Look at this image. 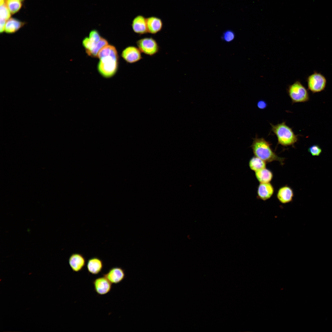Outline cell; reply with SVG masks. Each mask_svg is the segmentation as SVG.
I'll return each mask as SVG.
<instances>
[{
    "mask_svg": "<svg viewBox=\"0 0 332 332\" xmlns=\"http://www.w3.org/2000/svg\"><path fill=\"white\" fill-rule=\"evenodd\" d=\"M306 81L308 89L313 93L324 90L327 82L326 78L324 75L315 71L307 77Z\"/></svg>",
    "mask_w": 332,
    "mask_h": 332,
    "instance_id": "obj_5",
    "label": "cell"
},
{
    "mask_svg": "<svg viewBox=\"0 0 332 332\" xmlns=\"http://www.w3.org/2000/svg\"><path fill=\"white\" fill-rule=\"evenodd\" d=\"M274 192V188L270 183H260L257 189V197L263 201L270 199Z\"/></svg>",
    "mask_w": 332,
    "mask_h": 332,
    "instance_id": "obj_11",
    "label": "cell"
},
{
    "mask_svg": "<svg viewBox=\"0 0 332 332\" xmlns=\"http://www.w3.org/2000/svg\"><path fill=\"white\" fill-rule=\"evenodd\" d=\"M19 0H5V4L11 13L14 14L21 8L22 4Z\"/></svg>",
    "mask_w": 332,
    "mask_h": 332,
    "instance_id": "obj_19",
    "label": "cell"
},
{
    "mask_svg": "<svg viewBox=\"0 0 332 332\" xmlns=\"http://www.w3.org/2000/svg\"><path fill=\"white\" fill-rule=\"evenodd\" d=\"M287 92L293 103L304 102L309 100V94L307 89L298 81L289 85Z\"/></svg>",
    "mask_w": 332,
    "mask_h": 332,
    "instance_id": "obj_4",
    "label": "cell"
},
{
    "mask_svg": "<svg viewBox=\"0 0 332 332\" xmlns=\"http://www.w3.org/2000/svg\"><path fill=\"white\" fill-rule=\"evenodd\" d=\"M121 56L127 62L136 63L142 59L141 52L137 47L129 46L126 47L122 51Z\"/></svg>",
    "mask_w": 332,
    "mask_h": 332,
    "instance_id": "obj_7",
    "label": "cell"
},
{
    "mask_svg": "<svg viewBox=\"0 0 332 332\" xmlns=\"http://www.w3.org/2000/svg\"><path fill=\"white\" fill-rule=\"evenodd\" d=\"M93 283L95 292L100 295L106 294L112 288V283L103 275L95 279Z\"/></svg>",
    "mask_w": 332,
    "mask_h": 332,
    "instance_id": "obj_9",
    "label": "cell"
},
{
    "mask_svg": "<svg viewBox=\"0 0 332 332\" xmlns=\"http://www.w3.org/2000/svg\"><path fill=\"white\" fill-rule=\"evenodd\" d=\"M250 169L255 172L266 167V162L260 158L255 156L251 157L249 161Z\"/></svg>",
    "mask_w": 332,
    "mask_h": 332,
    "instance_id": "obj_18",
    "label": "cell"
},
{
    "mask_svg": "<svg viewBox=\"0 0 332 332\" xmlns=\"http://www.w3.org/2000/svg\"><path fill=\"white\" fill-rule=\"evenodd\" d=\"M294 196L293 189L288 185L280 188L276 194L279 201L282 204H285L291 202Z\"/></svg>",
    "mask_w": 332,
    "mask_h": 332,
    "instance_id": "obj_13",
    "label": "cell"
},
{
    "mask_svg": "<svg viewBox=\"0 0 332 332\" xmlns=\"http://www.w3.org/2000/svg\"><path fill=\"white\" fill-rule=\"evenodd\" d=\"M6 22V21L0 19V32L1 33H3L5 31V26Z\"/></svg>",
    "mask_w": 332,
    "mask_h": 332,
    "instance_id": "obj_26",
    "label": "cell"
},
{
    "mask_svg": "<svg viewBox=\"0 0 332 332\" xmlns=\"http://www.w3.org/2000/svg\"><path fill=\"white\" fill-rule=\"evenodd\" d=\"M308 151L311 155L314 156H319L322 152V149L320 146L317 144L313 145L310 146Z\"/></svg>",
    "mask_w": 332,
    "mask_h": 332,
    "instance_id": "obj_22",
    "label": "cell"
},
{
    "mask_svg": "<svg viewBox=\"0 0 332 332\" xmlns=\"http://www.w3.org/2000/svg\"><path fill=\"white\" fill-rule=\"evenodd\" d=\"M89 38L91 42L94 43H97L100 40L101 37L98 31L94 30L90 32Z\"/></svg>",
    "mask_w": 332,
    "mask_h": 332,
    "instance_id": "obj_23",
    "label": "cell"
},
{
    "mask_svg": "<svg viewBox=\"0 0 332 332\" xmlns=\"http://www.w3.org/2000/svg\"><path fill=\"white\" fill-rule=\"evenodd\" d=\"M86 267L89 273L93 275H97L101 272L103 269V262L98 257H93L88 260Z\"/></svg>",
    "mask_w": 332,
    "mask_h": 332,
    "instance_id": "obj_14",
    "label": "cell"
},
{
    "mask_svg": "<svg viewBox=\"0 0 332 332\" xmlns=\"http://www.w3.org/2000/svg\"><path fill=\"white\" fill-rule=\"evenodd\" d=\"M235 34L231 30H227L225 32L223 35V39L227 42H230L234 38Z\"/></svg>",
    "mask_w": 332,
    "mask_h": 332,
    "instance_id": "obj_24",
    "label": "cell"
},
{
    "mask_svg": "<svg viewBox=\"0 0 332 332\" xmlns=\"http://www.w3.org/2000/svg\"><path fill=\"white\" fill-rule=\"evenodd\" d=\"M271 125L272 131L277 137L278 144L283 146H292L298 141V136L285 122Z\"/></svg>",
    "mask_w": 332,
    "mask_h": 332,
    "instance_id": "obj_2",
    "label": "cell"
},
{
    "mask_svg": "<svg viewBox=\"0 0 332 332\" xmlns=\"http://www.w3.org/2000/svg\"><path fill=\"white\" fill-rule=\"evenodd\" d=\"M20 0L21 1H23L24 0Z\"/></svg>",
    "mask_w": 332,
    "mask_h": 332,
    "instance_id": "obj_28",
    "label": "cell"
},
{
    "mask_svg": "<svg viewBox=\"0 0 332 332\" xmlns=\"http://www.w3.org/2000/svg\"><path fill=\"white\" fill-rule=\"evenodd\" d=\"M10 13L5 4L0 6V19L7 21L11 16Z\"/></svg>",
    "mask_w": 332,
    "mask_h": 332,
    "instance_id": "obj_21",
    "label": "cell"
},
{
    "mask_svg": "<svg viewBox=\"0 0 332 332\" xmlns=\"http://www.w3.org/2000/svg\"><path fill=\"white\" fill-rule=\"evenodd\" d=\"M25 24V23L16 19L11 18L6 22L5 31L8 34H12L17 32Z\"/></svg>",
    "mask_w": 332,
    "mask_h": 332,
    "instance_id": "obj_17",
    "label": "cell"
},
{
    "mask_svg": "<svg viewBox=\"0 0 332 332\" xmlns=\"http://www.w3.org/2000/svg\"><path fill=\"white\" fill-rule=\"evenodd\" d=\"M112 283L117 284L121 282L125 278V270L121 267L111 268L106 273L102 274Z\"/></svg>",
    "mask_w": 332,
    "mask_h": 332,
    "instance_id": "obj_8",
    "label": "cell"
},
{
    "mask_svg": "<svg viewBox=\"0 0 332 332\" xmlns=\"http://www.w3.org/2000/svg\"><path fill=\"white\" fill-rule=\"evenodd\" d=\"M4 2H5V0H0V6L3 4H4Z\"/></svg>",
    "mask_w": 332,
    "mask_h": 332,
    "instance_id": "obj_27",
    "label": "cell"
},
{
    "mask_svg": "<svg viewBox=\"0 0 332 332\" xmlns=\"http://www.w3.org/2000/svg\"><path fill=\"white\" fill-rule=\"evenodd\" d=\"M133 31L139 35L148 33L146 18L142 15L136 16L133 19L131 24Z\"/></svg>",
    "mask_w": 332,
    "mask_h": 332,
    "instance_id": "obj_12",
    "label": "cell"
},
{
    "mask_svg": "<svg viewBox=\"0 0 332 332\" xmlns=\"http://www.w3.org/2000/svg\"><path fill=\"white\" fill-rule=\"evenodd\" d=\"M146 20L148 33L156 34L162 29L163 23L160 18L152 16L147 18Z\"/></svg>",
    "mask_w": 332,
    "mask_h": 332,
    "instance_id": "obj_15",
    "label": "cell"
},
{
    "mask_svg": "<svg viewBox=\"0 0 332 332\" xmlns=\"http://www.w3.org/2000/svg\"><path fill=\"white\" fill-rule=\"evenodd\" d=\"M271 146V144L264 138L256 137L253 139L251 147L254 156L266 163L278 161L283 164L285 158L278 156Z\"/></svg>",
    "mask_w": 332,
    "mask_h": 332,
    "instance_id": "obj_1",
    "label": "cell"
},
{
    "mask_svg": "<svg viewBox=\"0 0 332 332\" xmlns=\"http://www.w3.org/2000/svg\"><path fill=\"white\" fill-rule=\"evenodd\" d=\"M136 44L141 53L149 56L155 55L159 51L160 47L157 42L152 37L140 38L136 42Z\"/></svg>",
    "mask_w": 332,
    "mask_h": 332,
    "instance_id": "obj_6",
    "label": "cell"
},
{
    "mask_svg": "<svg viewBox=\"0 0 332 332\" xmlns=\"http://www.w3.org/2000/svg\"><path fill=\"white\" fill-rule=\"evenodd\" d=\"M97 69L103 77L109 78L113 76L118 68V56L109 55L99 59Z\"/></svg>",
    "mask_w": 332,
    "mask_h": 332,
    "instance_id": "obj_3",
    "label": "cell"
},
{
    "mask_svg": "<svg viewBox=\"0 0 332 332\" xmlns=\"http://www.w3.org/2000/svg\"><path fill=\"white\" fill-rule=\"evenodd\" d=\"M69 263L72 271L76 272L81 271L86 263L84 256L79 253H73L69 257Z\"/></svg>",
    "mask_w": 332,
    "mask_h": 332,
    "instance_id": "obj_10",
    "label": "cell"
},
{
    "mask_svg": "<svg viewBox=\"0 0 332 332\" xmlns=\"http://www.w3.org/2000/svg\"><path fill=\"white\" fill-rule=\"evenodd\" d=\"M108 44V41L105 38L101 37L93 49L91 51L86 53L90 57H97L100 50L104 46Z\"/></svg>",
    "mask_w": 332,
    "mask_h": 332,
    "instance_id": "obj_20",
    "label": "cell"
},
{
    "mask_svg": "<svg viewBox=\"0 0 332 332\" xmlns=\"http://www.w3.org/2000/svg\"><path fill=\"white\" fill-rule=\"evenodd\" d=\"M257 105L258 108L261 109H266L267 106L266 101L263 100H260L258 101Z\"/></svg>",
    "mask_w": 332,
    "mask_h": 332,
    "instance_id": "obj_25",
    "label": "cell"
},
{
    "mask_svg": "<svg viewBox=\"0 0 332 332\" xmlns=\"http://www.w3.org/2000/svg\"><path fill=\"white\" fill-rule=\"evenodd\" d=\"M256 179L260 183H269L272 180V172L266 168L255 172Z\"/></svg>",
    "mask_w": 332,
    "mask_h": 332,
    "instance_id": "obj_16",
    "label": "cell"
}]
</instances>
